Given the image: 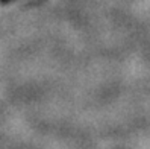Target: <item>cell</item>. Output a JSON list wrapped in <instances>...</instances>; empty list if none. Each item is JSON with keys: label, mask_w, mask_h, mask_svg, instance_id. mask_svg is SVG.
<instances>
[{"label": "cell", "mask_w": 150, "mask_h": 149, "mask_svg": "<svg viewBox=\"0 0 150 149\" xmlns=\"http://www.w3.org/2000/svg\"><path fill=\"white\" fill-rule=\"evenodd\" d=\"M8 2H12V0H0V3H8Z\"/></svg>", "instance_id": "cell-1"}]
</instances>
